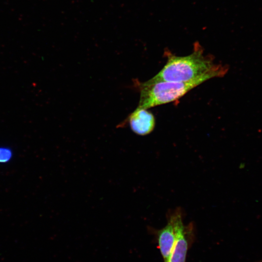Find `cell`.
Segmentation results:
<instances>
[{
    "label": "cell",
    "mask_w": 262,
    "mask_h": 262,
    "mask_svg": "<svg viewBox=\"0 0 262 262\" xmlns=\"http://www.w3.org/2000/svg\"><path fill=\"white\" fill-rule=\"evenodd\" d=\"M167 61L164 67L149 80L153 82H189L208 75L216 78L224 77L229 66L216 64L211 56L205 55L201 46L195 45L193 52L187 56H179L166 52Z\"/></svg>",
    "instance_id": "1"
},
{
    "label": "cell",
    "mask_w": 262,
    "mask_h": 262,
    "mask_svg": "<svg viewBox=\"0 0 262 262\" xmlns=\"http://www.w3.org/2000/svg\"><path fill=\"white\" fill-rule=\"evenodd\" d=\"M216 78L208 75L186 82L148 80L139 82L140 100L137 108H150L176 101L188 92L209 79Z\"/></svg>",
    "instance_id": "2"
},
{
    "label": "cell",
    "mask_w": 262,
    "mask_h": 262,
    "mask_svg": "<svg viewBox=\"0 0 262 262\" xmlns=\"http://www.w3.org/2000/svg\"><path fill=\"white\" fill-rule=\"evenodd\" d=\"M169 218L173 225L176 241L168 262H185L188 242L186 228L183 224L180 211L176 210Z\"/></svg>",
    "instance_id": "3"
},
{
    "label": "cell",
    "mask_w": 262,
    "mask_h": 262,
    "mask_svg": "<svg viewBox=\"0 0 262 262\" xmlns=\"http://www.w3.org/2000/svg\"><path fill=\"white\" fill-rule=\"evenodd\" d=\"M127 119L132 131L140 135L150 133L156 124L154 115L146 109L136 108Z\"/></svg>",
    "instance_id": "4"
},
{
    "label": "cell",
    "mask_w": 262,
    "mask_h": 262,
    "mask_svg": "<svg viewBox=\"0 0 262 262\" xmlns=\"http://www.w3.org/2000/svg\"><path fill=\"white\" fill-rule=\"evenodd\" d=\"M157 238L164 262H168L176 241L173 225L170 218L167 224L157 232Z\"/></svg>",
    "instance_id": "5"
},
{
    "label": "cell",
    "mask_w": 262,
    "mask_h": 262,
    "mask_svg": "<svg viewBox=\"0 0 262 262\" xmlns=\"http://www.w3.org/2000/svg\"><path fill=\"white\" fill-rule=\"evenodd\" d=\"M12 152L7 147H0V163L8 162L12 158Z\"/></svg>",
    "instance_id": "6"
},
{
    "label": "cell",
    "mask_w": 262,
    "mask_h": 262,
    "mask_svg": "<svg viewBox=\"0 0 262 262\" xmlns=\"http://www.w3.org/2000/svg\"><path fill=\"white\" fill-rule=\"evenodd\" d=\"M257 262H262V259L261 260H260V261Z\"/></svg>",
    "instance_id": "7"
}]
</instances>
